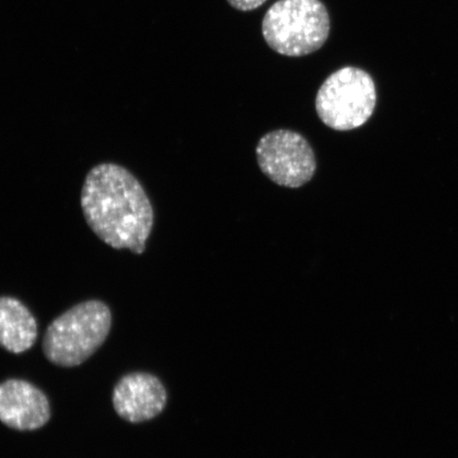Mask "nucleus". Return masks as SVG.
<instances>
[{"label": "nucleus", "mask_w": 458, "mask_h": 458, "mask_svg": "<svg viewBox=\"0 0 458 458\" xmlns=\"http://www.w3.org/2000/svg\"><path fill=\"white\" fill-rule=\"evenodd\" d=\"M51 418L49 399L41 388L21 379L0 383V421L21 432L36 431Z\"/></svg>", "instance_id": "0eeeda50"}, {"label": "nucleus", "mask_w": 458, "mask_h": 458, "mask_svg": "<svg viewBox=\"0 0 458 458\" xmlns=\"http://www.w3.org/2000/svg\"><path fill=\"white\" fill-rule=\"evenodd\" d=\"M38 336L37 318L25 303L14 297H0V347L11 353H24Z\"/></svg>", "instance_id": "6e6552de"}, {"label": "nucleus", "mask_w": 458, "mask_h": 458, "mask_svg": "<svg viewBox=\"0 0 458 458\" xmlns=\"http://www.w3.org/2000/svg\"><path fill=\"white\" fill-rule=\"evenodd\" d=\"M267 0H227V3L232 5L233 9L242 11V13H249V11L256 10Z\"/></svg>", "instance_id": "1a4fd4ad"}, {"label": "nucleus", "mask_w": 458, "mask_h": 458, "mask_svg": "<svg viewBox=\"0 0 458 458\" xmlns=\"http://www.w3.org/2000/svg\"><path fill=\"white\" fill-rule=\"evenodd\" d=\"M167 401V389L163 382L156 375L143 371L120 377L112 394L114 411L131 423L154 420L162 414Z\"/></svg>", "instance_id": "423d86ee"}, {"label": "nucleus", "mask_w": 458, "mask_h": 458, "mask_svg": "<svg viewBox=\"0 0 458 458\" xmlns=\"http://www.w3.org/2000/svg\"><path fill=\"white\" fill-rule=\"evenodd\" d=\"M377 105L374 79L360 68H340L325 80L318 91L315 108L328 128L356 130L369 122Z\"/></svg>", "instance_id": "20e7f679"}, {"label": "nucleus", "mask_w": 458, "mask_h": 458, "mask_svg": "<svg viewBox=\"0 0 458 458\" xmlns=\"http://www.w3.org/2000/svg\"><path fill=\"white\" fill-rule=\"evenodd\" d=\"M112 325V311L105 301L80 302L46 329L42 344L45 357L59 368H77L99 351L111 334Z\"/></svg>", "instance_id": "f03ea898"}, {"label": "nucleus", "mask_w": 458, "mask_h": 458, "mask_svg": "<svg viewBox=\"0 0 458 458\" xmlns=\"http://www.w3.org/2000/svg\"><path fill=\"white\" fill-rule=\"evenodd\" d=\"M256 157L262 174L282 187H302L317 171V158L310 143L291 130H276L263 135L258 141Z\"/></svg>", "instance_id": "39448f33"}, {"label": "nucleus", "mask_w": 458, "mask_h": 458, "mask_svg": "<svg viewBox=\"0 0 458 458\" xmlns=\"http://www.w3.org/2000/svg\"><path fill=\"white\" fill-rule=\"evenodd\" d=\"M330 28L328 10L320 0H278L262 21L267 44L275 53L291 57L322 48Z\"/></svg>", "instance_id": "7ed1b4c3"}, {"label": "nucleus", "mask_w": 458, "mask_h": 458, "mask_svg": "<svg viewBox=\"0 0 458 458\" xmlns=\"http://www.w3.org/2000/svg\"><path fill=\"white\" fill-rule=\"evenodd\" d=\"M83 215L96 236L114 250H146L154 213L139 180L116 164H100L86 176Z\"/></svg>", "instance_id": "f257e3e1"}]
</instances>
